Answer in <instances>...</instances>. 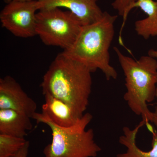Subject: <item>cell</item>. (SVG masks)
<instances>
[{
	"instance_id": "18",
	"label": "cell",
	"mask_w": 157,
	"mask_h": 157,
	"mask_svg": "<svg viewBox=\"0 0 157 157\" xmlns=\"http://www.w3.org/2000/svg\"><path fill=\"white\" fill-rule=\"evenodd\" d=\"M33 1V0H4V2L6 4H8L12 1H21V2H26V1ZM37 1H39V0H37Z\"/></svg>"
},
{
	"instance_id": "11",
	"label": "cell",
	"mask_w": 157,
	"mask_h": 157,
	"mask_svg": "<svg viewBox=\"0 0 157 157\" xmlns=\"http://www.w3.org/2000/svg\"><path fill=\"white\" fill-rule=\"evenodd\" d=\"M146 124L145 122L142 120L134 129L128 127H124L123 135L119 138L120 143L127 148L126 151L118 154L117 157H157V132L152 126L148 129L152 134V148L148 151L140 149L136 144V137L140 128Z\"/></svg>"
},
{
	"instance_id": "8",
	"label": "cell",
	"mask_w": 157,
	"mask_h": 157,
	"mask_svg": "<svg viewBox=\"0 0 157 157\" xmlns=\"http://www.w3.org/2000/svg\"><path fill=\"white\" fill-rule=\"evenodd\" d=\"M99 0H39L40 10L64 8L75 14L82 25L98 21L104 12L98 5Z\"/></svg>"
},
{
	"instance_id": "3",
	"label": "cell",
	"mask_w": 157,
	"mask_h": 157,
	"mask_svg": "<svg viewBox=\"0 0 157 157\" xmlns=\"http://www.w3.org/2000/svg\"><path fill=\"white\" fill-rule=\"evenodd\" d=\"M121 67L123 71L127 91L124 99L132 112L141 116L147 127L150 125L151 111L147 103L156 98L157 61L150 56L134 59L114 47Z\"/></svg>"
},
{
	"instance_id": "15",
	"label": "cell",
	"mask_w": 157,
	"mask_h": 157,
	"mask_svg": "<svg viewBox=\"0 0 157 157\" xmlns=\"http://www.w3.org/2000/svg\"><path fill=\"white\" fill-rule=\"evenodd\" d=\"M29 146V142L27 140L24 146L19 151L11 157H28Z\"/></svg>"
},
{
	"instance_id": "16",
	"label": "cell",
	"mask_w": 157,
	"mask_h": 157,
	"mask_svg": "<svg viewBox=\"0 0 157 157\" xmlns=\"http://www.w3.org/2000/svg\"><path fill=\"white\" fill-rule=\"evenodd\" d=\"M151 122L157 128V106L155 107L154 110L151 112Z\"/></svg>"
},
{
	"instance_id": "5",
	"label": "cell",
	"mask_w": 157,
	"mask_h": 157,
	"mask_svg": "<svg viewBox=\"0 0 157 157\" xmlns=\"http://www.w3.org/2000/svg\"><path fill=\"white\" fill-rule=\"evenodd\" d=\"M36 19V35L42 42L63 50L72 46L83 26L71 11L59 8L39 10Z\"/></svg>"
},
{
	"instance_id": "12",
	"label": "cell",
	"mask_w": 157,
	"mask_h": 157,
	"mask_svg": "<svg viewBox=\"0 0 157 157\" xmlns=\"http://www.w3.org/2000/svg\"><path fill=\"white\" fill-rule=\"evenodd\" d=\"M29 116L10 109H0V134L25 138L33 128Z\"/></svg>"
},
{
	"instance_id": "2",
	"label": "cell",
	"mask_w": 157,
	"mask_h": 157,
	"mask_svg": "<svg viewBox=\"0 0 157 157\" xmlns=\"http://www.w3.org/2000/svg\"><path fill=\"white\" fill-rule=\"evenodd\" d=\"M117 17L104 11L98 21L82 26L73 45L62 52L84 65L92 73L100 70L107 80L116 79L117 73L110 64L109 50L114 38V23Z\"/></svg>"
},
{
	"instance_id": "7",
	"label": "cell",
	"mask_w": 157,
	"mask_h": 157,
	"mask_svg": "<svg viewBox=\"0 0 157 157\" xmlns=\"http://www.w3.org/2000/svg\"><path fill=\"white\" fill-rule=\"evenodd\" d=\"M36 103L11 76L0 79V109H10L22 113L32 119L36 112Z\"/></svg>"
},
{
	"instance_id": "14",
	"label": "cell",
	"mask_w": 157,
	"mask_h": 157,
	"mask_svg": "<svg viewBox=\"0 0 157 157\" xmlns=\"http://www.w3.org/2000/svg\"><path fill=\"white\" fill-rule=\"evenodd\" d=\"M137 0H114L111 4L113 9L118 12V14L123 16L127 9Z\"/></svg>"
},
{
	"instance_id": "13",
	"label": "cell",
	"mask_w": 157,
	"mask_h": 157,
	"mask_svg": "<svg viewBox=\"0 0 157 157\" xmlns=\"http://www.w3.org/2000/svg\"><path fill=\"white\" fill-rule=\"evenodd\" d=\"M25 138L0 134V157H11L26 143Z\"/></svg>"
},
{
	"instance_id": "10",
	"label": "cell",
	"mask_w": 157,
	"mask_h": 157,
	"mask_svg": "<svg viewBox=\"0 0 157 157\" xmlns=\"http://www.w3.org/2000/svg\"><path fill=\"white\" fill-rule=\"evenodd\" d=\"M44 96L45 102L42 106V113L55 124L62 128H69L81 118L63 101L50 95Z\"/></svg>"
},
{
	"instance_id": "1",
	"label": "cell",
	"mask_w": 157,
	"mask_h": 157,
	"mask_svg": "<svg viewBox=\"0 0 157 157\" xmlns=\"http://www.w3.org/2000/svg\"><path fill=\"white\" fill-rule=\"evenodd\" d=\"M91 72L84 65L59 54L44 74L41 84L44 95L63 101L81 118L87 109L91 92Z\"/></svg>"
},
{
	"instance_id": "6",
	"label": "cell",
	"mask_w": 157,
	"mask_h": 157,
	"mask_svg": "<svg viewBox=\"0 0 157 157\" xmlns=\"http://www.w3.org/2000/svg\"><path fill=\"white\" fill-rule=\"evenodd\" d=\"M39 1H12L0 13L2 26L15 36L29 38L36 36L37 11Z\"/></svg>"
},
{
	"instance_id": "9",
	"label": "cell",
	"mask_w": 157,
	"mask_h": 157,
	"mask_svg": "<svg viewBox=\"0 0 157 157\" xmlns=\"http://www.w3.org/2000/svg\"><path fill=\"white\" fill-rule=\"evenodd\" d=\"M135 8H140L147 15L146 18L135 22V30L137 35L145 39L157 36V0H137L127 9L122 17V24L119 35L120 42H123L122 33L129 13Z\"/></svg>"
},
{
	"instance_id": "17",
	"label": "cell",
	"mask_w": 157,
	"mask_h": 157,
	"mask_svg": "<svg viewBox=\"0 0 157 157\" xmlns=\"http://www.w3.org/2000/svg\"><path fill=\"white\" fill-rule=\"evenodd\" d=\"M148 55L154 58L157 59V50H154L153 49H151L149 50ZM156 97L157 98V86L156 89Z\"/></svg>"
},
{
	"instance_id": "4",
	"label": "cell",
	"mask_w": 157,
	"mask_h": 157,
	"mask_svg": "<svg viewBox=\"0 0 157 157\" xmlns=\"http://www.w3.org/2000/svg\"><path fill=\"white\" fill-rule=\"evenodd\" d=\"M32 119L47 125L52 132L51 143L43 150L44 157H96L101 151L93 129H86L93 119L89 113L69 128L58 126L42 113L36 112Z\"/></svg>"
}]
</instances>
